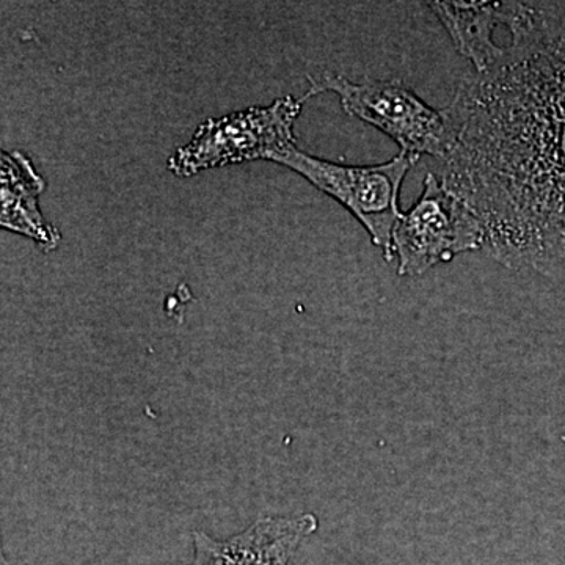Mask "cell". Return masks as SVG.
I'll return each instance as SVG.
<instances>
[{
    "mask_svg": "<svg viewBox=\"0 0 565 565\" xmlns=\"http://www.w3.org/2000/svg\"><path fill=\"white\" fill-rule=\"evenodd\" d=\"M511 44L445 107L444 188L512 270L565 278V2H509Z\"/></svg>",
    "mask_w": 565,
    "mask_h": 565,
    "instance_id": "6da1fadb",
    "label": "cell"
},
{
    "mask_svg": "<svg viewBox=\"0 0 565 565\" xmlns=\"http://www.w3.org/2000/svg\"><path fill=\"white\" fill-rule=\"evenodd\" d=\"M418 161L419 158L401 151L388 162L348 166L292 147L274 162L299 173L316 189L343 204L362 223L375 247L382 248L386 262L392 263L393 233L404 214L399 210L401 189Z\"/></svg>",
    "mask_w": 565,
    "mask_h": 565,
    "instance_id": "7a4b0ae2",
    "label": "cell"
},
{
    "mask_svg": "<svg viewBox=\"0 0 565 565\" xmlns=\"http://www.w3.org/2000/svg\"><path fill=\"white\" fill-rule=\"evenodd\" d=\"M311 87L303 96L332 92L340 98L345 114L359 118L388 136L401 151L438 161L448 150V121L444 110L434 109L403 81L364 77L353 82L340 74L310 77Z\"/></svg>",
    "mask_w": 565,
    "mask_h": 565,
    "instance_id": "3957f363",
    "label": "cell"
},
{
    "mask_svg": "<svg viewBox=\"0 0 565 565\" xmlns=\"http://www.w3.org/2000/svg\"><path fill=\"white\" fill-rule=\"evenodd\" d=\"M302 99L288 95L270 106L250 107L221 118H207L189 143L178 148L169 159L170 172L189 178L202 170L218 169L233 163L275 161L296 147L297 118Z\"/></svg>",
    "mask_w": 565,
    "mask_h": 565,
    "instance_id": "277c9868",
    "label": "cell"
},
{
    "mask_svg": "<svg viewBox=\"0 0 565 565\" xmlns=\"http://www.w3.org/2000/svg\"><path fill=\"white\" fill-rule=\"evenodd\" d=\"M484 245L482 223L434 173L426 174L422 196L403 214L393 233V255L401 277H418L460 253L484 250Z\"/></svg>",
    "mask_w": 565,
    "mask_h": 565,
    "instance_id": "5b68a950",
    "label": "cell"
},
{
    "mask_svg": "<svg viewBox=\"0 0 565 565\" xmlns=\"http://www.w3.org/2000/svg\"><path fill=\"white\" fill-rule=\"evenodd\" d=\"M318 516H264L226 541L193 533L189 565H291L300 544L318 530Z\"/></svg>",
    "mask_w": 565,
    "mask_h": 565,
    "instance_id": "8992f818",
    "label": "cell"
},
{
    "mask_svg": "<svg viewBox=\"0 0 565 565\" xmlns=\"http://www.w3.org/2000/svg\"><path fill=\"white\" fill-rule=\"evenodd\" d=\"M44 189L46 182L24 152H0V225L51 252L61 243V233L40 210Z\"/></svg>",
    "mask_w": 565,
    "mask_h": 565,
    "instance_id": "52a82bcc",
    "label": "cell"
},
{
    "mask_svg": "<svg viewBox=\"0 0 565 565\" xmlns=\"http://www.w3.org/2000/svg\"><path fill=\"white\" fill-rule=\"evenodd\" d=\"M445 31L451 36L457 52L471 62L475 73L492 68L504 54L493 33L508 25L509 2H427Z\"/></svg>",
    "mask_w": 565,
    "mask_h": 565,
    "instance_id": "ba28073f",
    "label": "cell"
},
{
    "mask_svg": "<svg viewBox=\"0 0 565 565\" xmlns=\"http://www.w3.org/2000/svg\"><path fill=\"white\" fill-rule=\"evenodd\" d=\"M2 565H7V564H6V559H2Z\"/></svg>",
    "mask_w": 565,
    "mask_h": 565,
    "instance_id": "9c48e42d",
    "label": "cell"
}]
</instances>
